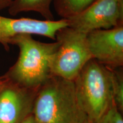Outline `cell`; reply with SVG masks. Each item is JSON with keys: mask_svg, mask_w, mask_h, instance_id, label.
Returning a JSON list of instances; mask_svg holds the SVG:
<instances>
[{"mask_svg": "<svg viewBox=\"0 0 123 123\" xmlns=\"http://www.w3.org/2000/svg\"><path fill=\"white\" fill-rule=\"evenodd\" d=\"M32 115L40 123H85L74 81L51 76L37 91Z\"/></svg>", "mask_w": 123, "mask_h": 123, "instance_id": "cell-1", "label": "cell"}, {"mask_svg": "<svg viewBox=\"0 0 123 123\" xmlns=\"http://www.w3.org/2000/svg\"><path fill=\"white\" fill-rule=\"evenodd\" d=\"M12 44L19 48V56L13 66L2 76L9 83L23 88L37 90L51 76L50 61L59 42H40L31 35L15 37Z\"/></svg>", "mask_w": 123, "mask_h": 123, "instance_id": "cell-2", "label": "cell"}, {"mask_svg": "<svg viewBox=\"0 0 123 123\" xmlns=\"http://www.w3.org/2000/svg\"><path fill=\"white\" fill-rule=\"evenodd\" d=\"M80 105L92 123H96L113 104L112 68L91 59L74 80Z\"/></svg>", "mask_w": 123, "mask_h": 123, "instance_id": "cell-3", "label": "cell"}, {"mask_svg": "<svg viewBox=\"0 0 123 123\" xmlns=\"http://www.w3.org/2000/svg\"><path fill=\"white\" fill-rule=\"evenodd\" d=\"M55 41L59 46L50 59L51 74L74 81L84 65L93 59L87 34L66 26L56 31Z\"/></svg>", "mask_w": 123, "mask_h": 123, "instance_id": "cell-4", "label": "cell"}, {"mask_svg": "<svg viewBox=\"0 0 123 123\" xmlns=\"http://www.w3.org/2000/svg\"><path fill=\"white\" fill-rule=\"evenodd\" d=\"M68 26L87 34L123 25V0H96L86 10L67 19Z\"/></svg>", "mask_w": 123, "mask_h": 123, "instance_id": "cell-5", "label": "cell"}, {"mask_svg": "<svg viewBox=\"0 0 123 123\" xmlns=\"http://www.w3.org/2000/svg\"><path fill=\"white\" fill-rule=\"evenodd\" d=\"M87 41L93 59L110 68L123 67V25L92 31Z\"/></svg>", "mask_w": 123, "mask_h": 123, "instance_id": "cell-6", "label": "cell"}, {"mask_svg": "<svg viewBox=\"0 0 123 123\" xmlns=\"http://www.w3.org/2000/svg\"><path fill=\"white\" fill-rule=\"evenodd\" d=\"M68 26L67 19L58 21L38 20L30 18H12L0 15V43L6 51L13 39L21 34L38 35L55 41V34L60 29Z\"/></svg>", "mask_w": 123, "mask_h": 123, "instance_id": "cell-7", "label": "cell"}, {"mask_svg": "<svg viewBox=\"0 0 123 123\" xmlns=\"http://www.w3.org/2000/svg\"><path fill=\"white\" fill-rule=\"evenodd\" d=\"M37 91L6 80L0 90V123H20L32 114Z\"/></svg>", "mask_w": 123, "mask_h": 123, "instance_id": "cell-8", "label": "cell"}, {"mask_svg": "<svg viewBox=\"0 0 123 123\" xmlns=\"http://www.w3.org/2000/svg\"><path fill=\"white\" fill-rule=\"evenodd\" d=\"M53 0H13L8 7L9 14L15 16L22 12H35L47 21H54L51 4Z\"/></svg>", "mask_w": 123, "mask_h": 123, "instance_id": "cell-9", "label": "cell"}, {"mask_svg": "<svg viewBox=\"0 0 123 123\" xmlns=\"http://www.w3.org/2000/svg\"><path fill=\"white\" fill-rule=\"evenodd\" d=\"M96 0H53L54 9L62 19H67L86 10Z\"/></svg>", "mask_w": 123, "mask_h": 123, "instance_id": "cell-10", "label": "cell"}, {"mask_svg": "<svg viewBox=\"0 0 123 123\" xmlns=\"http://www.w3.org/2000/svg\"><path fill=\"white\" fill-rule=\"evenodd\" d=\"M121 68H112V90L113 103L123 113V74Z\"/></svg>", "mask_w": 123, "mask_h": 123, "instance_id": "cell-11", "label": "cell"}, {"mask_svg": "<svg viewBox=\"0 0 123 123\" xmlns=\"http://www.w3.org/2000/svg\"><path fill=\"white\" fill-rule=\"evenodd\" d=\"M96 123H123L122 113L113 103Z\"/></svg>", "mask_w": 123, "mask_h": 123, "instance_id": "cell-12", "label": "cell"}, {"mask_svg": "<svg viewBox=\"0 0 123 123\" xmlns=\"http://www.w3.org/2000/svg\"><path fill=\"white\" fill-rule=\"evenodd\" d=\"M13 0H0V10L8 8Z\"/></svg>", "mask_w": 123, "mask_h": 123, "instance_id": "cell-13", "label": "cell"}, {"mask_svg": "<svg viewBox=\"0 0 123 123\" xmlns=\"http://www.w3.org/2000/svg\"><path fill=\"white\" fill-rule=\"evenodd\" d=\"M20 123H40L39 122L35 119V118L33 116V115L31 114L26 117L24 120L21 121Z\"/></svg>", "mask_w": 123, "mask_h": 123, "instance_id": "cell-14", "label": "cell"}, {"mask_svg": "<svg viewBox=\"0 0 123 123\" xmlns=\"http://www.w3.org/2000/svg\"><path fill=\"white\" fill-rule=\"evenodd\" d=\"M6 80L5 79L4 77L2 76L0 77V90L4 87L6 83Z\"/></svg>", "mask_w": 123, "mask_h": 123, "instance_id": "cell-15", "label": "cell"}, {"mask_svg": "<svg viewBox=\"0 0 123 123\" xmlns=\"http://www.w3.org/2000/svg\"><path fill=\"white\" fill-rule=\"evenodd\" d=\"M85 123H92V122H91L90 121H89L88 120H87L86 121V122Z\"/></svg>", "mask_w": 123, "mask_h": 123, "instance_id": "cell-16", "label": "cell"}]
</instances>
